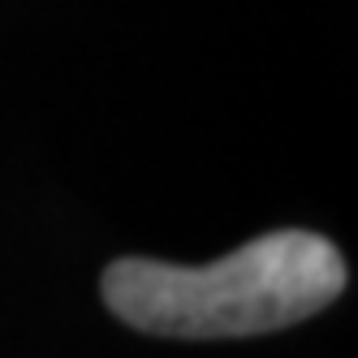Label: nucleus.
<instances>
[{"instance_id": "1", "label": "nucleus", "mask_w": 358, "mask_h": 358, "mask_svg": "<svg viewBox=\"0 0 358 358\" xmlns=\"http://www.w3.org/2000/svg\"><path fill=\"white\" fill-rule=\"evenodd\" d=\"M345 289V259L311 229H276L203 268L117 259L104 272L108 311L156 337H255L324 311Z\"/></svg>"}]
</instances>
